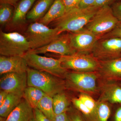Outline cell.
I'll return each mask as SVG.
<instances>
[{
  "label": "cell",
  "instance_id": "6da1fadb",
  "mask_svg": "<svg viewBox=\"0 0 121 121\" xmlns=\"http://www.w3.org/2000/svg\"><path fill=\"white\" fill-rule=\"evenodd\" d=\"M100 8L94 6L84 9H74L51 24L60 35L66 31L77 32L85 27Z\"/></svg>",
  "mask_w": 121,
  "mask_h": 121
},
{
  "label": "cell",
  "instance_id": "7a4b0ae2",
  "mask_svg": "<svg viewBox=\"0 0 121 121\" xmlns=\"http://www.w3.org/2000/svg\"><path fill=\"white\" fill-rule=\"evenodd\" d=\"M27 72V86L38 88L52 98L63 91L66 84L60 78L30 67Z\"/></svg>",
  "mask_w": 121,
  "mask_h": 121
},
{
  "label": "cell",
  "instance_id": "3957f363",
  "mask_svg": "<svg viewBox=\"0 0 121 121\" xmlns=\"http://www.w3.org/2000/svg\"><path fill=\"white\" fill-rule=\"evenodd\" d=\"M25 36L16 32H0V54L5 56H23L31 50Z\"/></svg>",
  "mask_w": 121,
  "mask_h": 121
},
{
  "label": "cell",
  "instance_id": "277c9868",
  "mask_svg": "<svg viewBox=\"0 0 121 121\" xmlns=\"http://www.w3.org/2000/svg\"><path fill=\"white\" fill-rule=\"evenodd\" d=\"M119 21L109 5L100 8L84 28L101 38L112 30Z\"/></svg>",
  "mask_w": 121,
  "mask_h": 121
},
{
  "label": "cell",
  "instance_id": "5b68a950",
  "mask_svg": "<svg viewBox=\"0 0 121 121\" xmlns=\"http://www.w3.org/2000/svg\"><path fill=\"white\" fill-rule=\"evenodd\" d=\"M25 36L30 44L31 50L47 45L60 35L56 28H50L38 22H32L28 27Z\"/></svg>",
  "mask_w": 121,
  "mask_h": 121
},
{
  "label": "cell",
  "instance_id": "8992f818",
  "mask_svg": "<svg viewBox=\"0 0 121 121\" xmlns=\"http://www.w3.org/2000/svg\"><path fill=\"white\" fill-rule=\"evenodd\" d=\"M23 56L29 67L33 69L45 72L60 78L65 77L67 72V70L62 66L60 59H56L29 52Z\"/></svg>",
  "mask_w": 121,
  "mask_h": 121
},
{
  "label": "cell",
  "instance_id": "52a82bcc",
  "mask_svg": "<svg viewBox=\"0 0 121 121\" xmlns=\"http://www.w3.org/2000/svg\"><path fill=\"white\" fill-rule=\"evenodd\" d=\"M60 59L64 68L77 72H90L99 67L94 58L82 53L76 52L71 55L60 56Z\"/></svg>",
  "mask_w": 121,
  "mask_h": 121
},
{
  "label": "cell",
  "instance_id": "ba28073f",
  "mask_svg": "<svg viewBox=\"0 0 121 121\" xmlns=\"http://www.w3.org/2000/svg\"><path fill=\"white\" fill-rule=\"evenodd\" d=\"M65 84L71 89L93 92L96 89L97 77L90 72H67Z\"/></svg>",
  "mask_w": 121,
  "mask_h": 121
},
{
  "label": "cell",
  "instance_id": "9c48e42d",
  "mask_svg": "<svg viewBox=\"0 0 121 121\" xmlns=\"http://www.w3.org/2000/svg\"><path fill=\"white\" fill-rule=\"evenodd\" d=\"M71 46L76 52L84 53L93 51L99 38L86 29L74 33H70Z\"/></svg>",
  "mask_w": 121,
  "mask_h": 121
},
{
  "label": "cell",
  "instance_id": "30bf717a",
  "mask_svg": "<svg viewBox=\"0 0 121 121\" xmlns=\"http://www.w3.org/2000/svg\"><path fill=\"white\" fill-rule=\"evenodd\" d=\"M27 86V72H10L1 75L0 90L9 93L24 95Z\"/></svg>",
  "mask_w": 121,
  "mask_h": 121
},
{
  "label": "cell",
  "instance_id": "8fae6325",
  "mask_svg": "<svg viewBox=\"0 0 121 121\" xmlns=\"http://www.w3.org/2000/svg\"><path fill=\"white\" fill-rule=\"evenodd\" d=\"M28 52L39 55L52 52L59 54L60 56L71 55L76 53L75 50L71 46L69 34L61 35L47 45L37 49L30 50Z\"/></svg>",
  "mask_w": 121,
  "mask_h": 121
},
{
  "label": "cell",
  "instance_id": "7c38bea8",
  "mask_svg": "<svg viewBox=\"0 0 121 121\" xmlns=\"http://www.w3.org/2000/svg\"><path fill=\"white\" fill-rule=\"evenodd\" d=\"M92 51L100 58H108L121 52V39L117 37L105 38L98 41Z\"/></svg>",
  "mask_w": 121,
  "mask_h": 121
},
{
  "label": "cell",
  "instance_id": "4fadbf2b",
  "mask_svg": "<svg viewBox=\"0 0 121 121\" xmlns=\"http://www.w3.org/2000/svg\"><path fill=\"white\" fill-rule=\"evenodd\" d=\"M29 67L23 56H0V75L10 72H27Z\"/></svg>",
  "mask_w": 121,
  "mask_h": 121
},
{
  "label": "cell",
  "instance_id": "5bb4252c",
  "mask_svg": "<svg viewBox=\"0 0 121 121\" xmlns=\"http://www.w3.org/2000/svg\"><path fill=\"white\" fill-rule=\"evenodd\" d=\"M36 0H21L15 6L13 17L8 24L11 28H20L26 23L28 13Z\"/></svg>",
  "mask_w": 121,
  "mask_h": 121
},
{
  "label": "cell",
  "instance_id": "9a60e30c",
  "mask_svg": "<svg viewBox=\"0 0 121 121\" xmlns=\"http://www.w3.org/2000/svg\"><path fill=\"white\" fill-rule=\"evenodd\" d=\"M33 115V108L23 98L5 121H30Z\"/></svg>",
  "mask_w": 121,
  "mask_h": 121
},
{
  "label": "cell",
  "instance_id": "2e32d148",
  "mask_svg": "<svg viewBox=\"0 0 121 121\" xmlns=\"http://www.w3.org/2000/svg\"><path fill=\"white\" fill-rule=\"evenodd\" d=\"M55 0H38L28 13L27 20L37 22L47 13Z\"/></svg>",
  "mask_w": 121,
  "mask_h": 121
},
{
  "label": "cell",
  "instance_id": "e0dca14e",
  "mask_svg": "<svg viewBox=\"0 0 121 121\" xmlns=\"http://www.w3.org/2000/svg\"><path fill=\"white\" fill-rule=\"evenodd\" d=\"M66 13L62 0H55L44 16L37 22L48 26L53 21L62 17Z\"/></svg>",
  "mask_w": 121,
  "mask_h": 121
},
{
  "label": "cell",
  "instance_id": "ac0fdd59",
  "mask_svg": "<svg viewBox=\"0 0 121 121\" xmlns=\"http://www.w3.org/2000/svg\"><path fill=\"white\" fill-rule=\"evenodd\" d=\"M24 95L9 93L7 98L0 106V116L5 118L16 108L23 98Z\"/></svg>",
  "mask_w": 121,
  "mask_h": 121
},
{
  "label": "cell",
  "instance_id": "d6986e66",
  "mask_svg": "<svg viewBox=\"0 0 121 121\" xmlns=\"http://www.w3.org/2000/svg\"><path fill=\"white\" fill-rule=\"evenodd\" d=\"M45 95L47 94L38 88L27 86L24 91L23 98L34 109L37 108L39 102Z\"/></svg>",
  "mask_w": 121,
  "mask_h": 121
},
{
  "label": "cell",
  "instance_id": "ffe728a7",
  "mask_svg": "<svg viewBox=\"0 0 121 121\" xmlns=\"http://www.w3.org/2000/svg\"><path fill=\"white\" fill-rule=\"evenodd\" d=\"M52 98L53 109L55 115L67 112L69 110V102L63 92L56 94Z\"/></svg>",
  "mask_w": 121,
  "mask_h": 121
},
{
  "label": "cell",
  "instance_id": "44dd1931",
  "mask_svg": "<svg viewBox=\"0 0 121 121\" xmlns=\"http://www.w3.org/2000/svg\"><path fill=\"white\" fill-rule=\"evenodd\" d=\"M37 108L51 121H54L55 114L53 109L52 97L45 95L39 102Z\"/></svg>",
  "mask_w": 121,
  "mask_h": 121
},
{
  "label": "cell",
  "instance_id": "7402d4cb",
  "mask_svg": "<svg viewBox=\"0 0 121 121\" xmlns=\"http://www.w3.org/2000/svg\"><path fill=\"white\" fill-rule=\"evenodd\" d=\"M103 70L108 75L121 77V59L106 60L102 64Z\"/></svg>",
  "mask_w": 121,
  "mask_h": 121
},
{
  "label": "cell",
  "instance_id": "603a6c76",
  "mask_svg": "<svg viewBox=\"0 0 121 121\" xmlns=\"http://www.w3.org/2000/svg\"><path fill=\"white\" fill-rule=\"evenodd\" d=\"M15 7L12 5L6 3L0 4V24L1 26L8 24L13 17Z\"/></svg>",
  "mask_w": 121,
  "mask_h": 121
},
{
  "label": "cell",
  "instance_id": "cb8c5ba5",
  "mask_svg": "<svg viewBox=\"0 0 121 121\" xmlns=\"http://www.w3.org/2000/svg\"><path fill=\"white\" fill-rule=\"evenodd\" d=\"M111 112L110 107L106 103L100 102L97 103L95 110L97 121H108Z\"/></svg>",
  "mask_w": 121,
  "mask_h": 121
},
{
  "label": "cell",
  "instance_id": "d4e9b609",
  "mask_svg": "<svg viewBox=\"0 0 121 121\" xmlns=\"http://www.w3.org/2000/svg\"><path fill=\"white\" fill-rule=\"evenodd\" d=\"M105 98L112 103H121V88L117 86L111 87L106 91Z\"/></svg>",
  "mask_w": 121,
  "mask_h": 121
},
{
  "label": "cell",
  "instance_id": "484cf974",
  "mask_svg": "<svg viewBox=\"0 0 121 121\" xmlns=\"http://www.w3.org/2000/svg\"><path fill=\"white\" fill-rule=\"evenodd\" d=\"M78 98L91 111L94 115L97 121L95 113L97 103H96L91 97L86 94H81Z\"/></svg>",
  "mask_w": 121,
  "mask_h": 121
},
{
  "label": "cell",
  "instance_id": "4316f807",
  "mask_svg": "<svg viewBox=\"0 0 121 121\" xmlns=\"http://www.w3.org/2000/svg\"><path fill=\"white\" fill-rule=\"evenodd\" d=\"M65 7L66 12L74 9L78 8L79 5L81 0H62Z\"/></svg>",
  "mask_w": 121,
  "mask_h": 121
},
{
  "label": "cell",
  "instance_id": "83f0119b",
  "mask_svg": "<svg viewBox=\"0 0 121 121\" xmlns=\"http://www.w3.org/2000/svg\"><path fill=\"white\" fill-rule=\"evenodd\" d=\"M30 121H52L37 108L33 109V115Z\"/></svg>",
  "mask_w": 121,
  "mask_h": 121
},
{
  "label": "cell",
  "instance_id": "f1b7e54d",
  "mask_svg": "<svg viewBox=\"0 0 121 121\" xmlns=\"http://www.w3.org/2000/svg\"><path fill=\"white\" fill-rule=\"evenodd\" d=\"M105 36V38L117 37L121 39V21L112 30Z\"/></svg>",
  "mask_w": 121,
  "mask_h": 121
},
{
  "label": "cell",
  "instance_id": "f546056e",
  "mask_svg": "<svg viewBox=\"0 0 121 121\" xmlns=\"http://www.w3.org/2000/svg\"><path fill=\"white\" fill-rule=\"evenodd\" d=\"M114 16L119 21H121V1L115 3L111 8Z\"/></svg>",
  "mask_w": 121,
  "mask_h": 121
},
{
  "label": "cell",
  "instance_id": "4dcf8cb0",
  "mask_svg": "<svg viewBox=\"0 0 121 121\" xmlns=\"http://www.w3.org/2000/svg\"><path fill=\"white\" fill-rule=\"evenodd\" d=\"M95 0H81L79 5L78 8L84 9L94 7Z\"/></svg>",
  "mask_w": 121,
  "mask_h": 121
},
{
  "label": "cell",
  "instance_id": "1f68e13d",
  "mask_svg": "<svg viewBox=\"0 0 121 121\" xmlns=\"http://www.w3.org/2000/svg\"><path fill=\"white\" fill-rule=\"evenodd\" d=\"M70 121H86L80 114L76 112H71L69 115Z\"/></svg>",
  "mask_w": 121,
  "mask_h": 121
},
{
  "label": "cell",
  "instance_id": "d6a6232c",
  "mask_svg": "<svg viewBox=\"0 0 121 121\" xmlns=\"http://www.w3.org/2000/svg\"><path fill=\"white\" fill-rule=\"evenodd\" d=\"M114 0H95L94 7L101 8L104 6L109 5Z\"/></svg>",
  "mask_w": 121,
  "mask_h": 121
},
{
  "label": "cell",
  "instance_id": "836d02e7",
  "mask_svg": "<svg viewBox=\"0 0 121 121\" xmlns=\"http://www.w3.org/2000/svg\"><path fill=\"white\" fill-rule=\"evenodd\" d=\"M54 121H70V120L68 114L65 112L55 115Z\"/></svg>",
  "mask_w": 121,
  "mask_h": 121
},
{
  "label": "cell",
  "instance_id": "e575fe53",
  "mask_svg": "<svg viewBox=\"0 0 121 121\" xmlns=\"http://www.w3.org/2000/svg\"><path fill=\"white\" fill-rule=\"evenodd\" d=\"M9 93L5 91L0 90V106H1L7 98Z\"/></svg>",
  "mask_w": 121,
  "mask_h": 121
},
{
  "label": "cell",
  "instance_id": "d590c367",
  "mask_svg": "<svg viewBox=\"0 0 121 121\" xmlns=\"http://www.w3.org/2000/svg\"><path fill=\"white\" fill-rule=\"evenodd\" d=\"M21 0H0V4L6 3L15 6Z\"/></svg>",
  "mask_w": 121,
  "mask_h": 121
},
{
  "label": "cell",
  "instance_id": "8d00e7d4",
  "mask_svg": "<svg viewBox=\"0 0 121 121\" xmlns=\"http://www.w3.org/2000/svg\"><path fill=\"white\" fill-rule=\"evenodd\" d=\"M115 121H121V107L117 110L114 117Z\"/></svg>",
  "mask_w": 121,
  "mask_h": 121
}]
</instances>
